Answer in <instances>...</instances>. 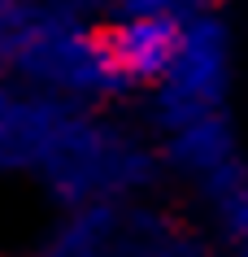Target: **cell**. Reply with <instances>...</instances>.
<instances>
[{
    "mask_svg": "<svg viewBox=\"0 0 248 257\" xmlns=\"http://www.w3.org/2000/svg\"><path fill=\"white\" fill-rule=\"evenodd\" d=\"M35 170L74 209L87 201H118V196L144 192L157 175V162L139 140L113 131L105 122H92L79 105L57 126Z\"/></svg>",
    "mask_w": 248,
    "mask_h": 257,
    "instance_id": "6da1fadb",
    "label": "cell"
},
{
    "mask_svg": "<svg viewBox=\"0 0 248 257\" xmlns=\"http://www.w3.org/2000/svg\"><path fill=\"white\" fill-rule=\"evenodd\" d=\"M9 66L35 87V92L61 96V100H105V96L135 92L126 74L113 66L105 31H92L83 18L44 22L14 48Z\"/></svg>",
    "mask_w": 248,
    "mask_h": 257,
    "instance_id": "7a4b0ae2",
    "label": "cell"
},
{
    "mask_svg": "<svg viewBox=\"0 0 248 257\" xmlns=\"http://www.w3.org/2000/svg\"><path fill=\"white\" fill-rule=\"evenodd\" d=\"M152 122L161 131H179L187 122L226 109L231 92V35L213 9L192 18L183 27V44L174 66L165 70L161 83H152Z\"/></svg>",
    "mask_w": 248,
    "mask_h": 257,
    "instance_id": "3957f363",
    "label": "cell"
},
{
    "mask_svg": "<svg viewBox=\"0 0 248 257\" xmlns=\"http://www.w3.org/2000/svg\"><path fill=\"white\" fill-rule=\"evenodd\" d=\"M161 218L152 209H118V201L74 205L70 218L31 257H131Z\"/></svg>",
    "mask_w": 248,
    "mask_h": 257,
    "instance_id": "277c9868",
    "label": "cell"
},
{
    "mask_svg": "<svg viewBox=\"0 0 248 257\" xmlns=\"http://www.w3.org/2000/svg\"><path fill=\"white\" fill-rule=\"evenodd\" d=\"M70 109L79 105L61 96L0 87V170H22V166L35 170Z\"/></svg>",
    "mask_w": 248,
    "mask_h": 257,
    "instance_id": "5b68a950",
    "label": "cell"
},
{
    "mask_svg": "<svg viewBox=\"0 0 248 257\" xmlns=\"http://www.w3.org/2000/svg\"><path fill=\"white\" fill-rule=\"evenodd\" d=\"M105 44H109L113 66L126 74V83L148 87V83H161L165 70L174 66L179 44H183V22H170V18H118L105 31Z\"/></svg>",
    "mask_w": 248,
    "mask_h": 257,
    "instance_id": "8992f818",
    "label": "cell"
},
{
    "mask_svg": "<svg viewBox=\"0 0 248 257\" xmlns=\"http://www.w3.org/2000/svg\"><path fill=\"white\" fill-rule=\"evenodd\" d=\"M235 157H239L235 153V126L226 118V109L205 113V118L179 126V131H165V162L196 183L205 175H213L218 166L235 162Z\"/></svg>",
    "mask_w": 248,
    "mask_h": 257,
    "instance_id": "52a82bcc",
    "label": "cell"
},
{
    "mask_svg": "<svg viewBox=\"0 0 248 257\" xmlns=\"http://www.w3.org/2000/svg\"><path fill=\"white\" fill-rule=\"evenodd\" d=\"M44 22H61V18H48L44 9H35L27 0H0V61H9L14 48Z\"/></svg>",
    "mask_w": 248,
    "mask_h": 257,
    "instance_id": "ba28073f",
    "label": "cell"
},
{
    "mask_svg": "<svg viewBox=\"0 0 248 257\" xmlns=\"http://www.w3.org/2000/svg\"><path fill=\"white\" fill-rule=\"evenodd\" d=\"M131 257H213V253H209L196 235L165 227V218H161V222H157V227L139 240V248H135Z\"/></svg>",
    "mask_w": 248,
    "mask_h": 257,
    "instance_id": "9c48e42d",
    "label": "cell"
},
{
    "mask_svg": "<svg viewBox=\"0 0 248 257\" xmlns=\"http://www.w3.org/2000/svg\"><path fill=\"white\" fill-rule=\"evenodd\" d=\"M122 18H170V22H192V18L209 14L213 0H118Z\"/></svg>",
    "mask_w": 248,
    "mask_h": 257,
    "instance_id": "30bf717a",
    "label": "cell"
},
{
    "mask_svg": "<svg viewBox=\"0 0 248 257\" xmlns=\"http://www.w3.org/2000/svg\"><path fill=\"white\" fill-rule=\"evenodd\" d=\"M231 253H235V257H248V240H239V244L231 248Z\"/></svg>",
    "mask_w": 248,
    "mask_h": 257,
    "instance_id": "8fae6325",
    "label": "cell"
}]
</instances>
